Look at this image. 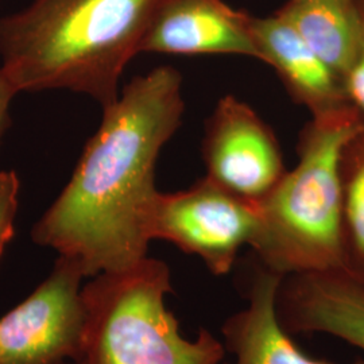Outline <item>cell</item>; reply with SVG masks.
<instances>
[{"label": "cell", "mask_w": 364, "mask_h": 364, "mask_svg": "<svg viewBox=\"0 0 364 364\" xmlns=\"http://www.w3.org/2000/svg\"><path fill=\"white\" fill-rule=\"evenodd\" d=\"M183 111L177 69L158 66L132 78L103 108L70 180L34 224L33 242L76 260L85 278L124 272L147 258L156 159Z\"/></svg>", "instance_id": "cell-1"}, {"label": "cell", "mask_w": 364, "mask_h": 364, "mask_svg": "<svg viewBox=\"0 0 364 364\" xmlns=\"http://www.w3.org/2000/svg\"><path fill=\"white\" fill-rule=\"evenodd\" d=\"M159 1L31 0L0 18V68L19 93L64 90L105 108L119 97Z\"/></svg>", "instance_id": "cell-2"}, {"label": "cell", "mask_w": 364, "mask_h": 364, "mask_svg": "<svg viewBox=\"0 0 364 364\" xmlns=\"http://www.w3.org/2000/svg\"><path fill=\"white\" fill-rule=\"evenodd\" d=\"M364 124L351 105L312 117L299 142V164L287 170L259 207L260 224L251 247L266 269L291 274L348 272L340 158Z\"/></svg>", "instance_id": "cell-3"}, {"label": "cell", "mask_w": 364, "mask_h": 364, "mask_svg": "<svg viewBox=\"0 0 364 364\" xmlns=\"http://www.w3.org/2000/svg\"><path fill=\"white\" fill-rule=\"evenodd\" d=\"M169 266L144 258L129 270L99 274L81 289L85 311L80 364H220L225 347L207 329L183 338L166 306Z\"/></svg>", "instance_id": "cell-4"}, {"label": "cell", "mask_w": 364, "mask_h": 364, "mask_svg": "<svg viewBox=\"0 0 364 364\" xmlns=\"http://www.w3.org/2000/svg\"><path fill=\"white\" fill-rule=\"evenodd\" d=\"M259 224L258 204L205 176L185 191L158 192L147 228L151 240L170 242L220 277L232 270L240 248L252 245Z\"/></svg>", "instance_id": "cell-5"}, {"label": "cell", "mask_w": 364, "mask_h": 364, "mask_svg": "<svg viewBox=\"0 0 364 364\" xmlns=\"http://www.w3.org/2000/svg\"><path fill=\"white\" fill-rule=\"evenodd\" d=\"M76 260L58 257L52 273L0 318V364L77 363L85 311Z\"/></svg>", "instance_id": "cell-6"}, {"label": "cell", "mask_w": 364, "mask_h": 364, "mask_svg": "<svg viewBox=\"0 0 364 364\" xmlns=\"http://www.w3.org/2000/svg\"><path fill=\"white\" fill-rule=\"evenodd\" d=\"M207 177L246 201L259 204L287 170L273 130L232 95L218 102L205 126Z\"/></svg>", "instance_id": "cell-7"}, {"label": "cell", "mask_w": 364, "mask_h": 364, "mask_svg": "<svg viewBox=\"0 0 364 364\" xmlns=\"http://www.w3.org/2000/svg\"><path fill=\"white\" fill-rule=\"evenodd\" d=\"M141 53L243 55L260 61L251 15L224 0H161Z\"/></svg>", "instance_id": "cell-8"}, {"label": "cell", "mask_w": 364, "mask_h": 364, "mask_svg": "<svg viewBox=\"0 0 364 364\" xmlns=\"http://www.w3.org/2000/svg\"><path fill=\"white\" fill-rule=\"evenodd\" d=\"M289 335L326 333L364 351V282L347 272L287 275L275 299Z\"/></svg>", "instance_id": "cell-9"}, {"label": "cell", "mask_w": 364, "mask_h": 364, "mask_svg": "<svg viewBox=\"0 0 364 364\" xmlns=\"http://www.w3.org/2000/svg\"><path fill=\"white\" fill-rule=\"evenodd\" d=\"M251 30L260 61L273 66L294 102L312 117L351 107L343 78L279 15L251 16Z\"/></svg>", "instance_id": "cell-10"}, {"label": "cell", "mask_w": 364, "mask_h": 364, "mask_svg": "<svg viewBox=\"0 0 364 364\" xmlns=\"http://www.w3.org/2000/svg\"><path fill=\"white\" fill-rule=\"evenodd\" d=\"M282 278L259 262L250 270L242 287L247 305L230 316L221 328L225 351L234 355V364H331L301 351L281 326L275 299Z\"/></svg>", "instance_id": "cell-11"}, {"label": "cell", "mask_w": 364, "mask_h": 364, "mask_svg": "<svg viewBox=\"0 0 364 364\" xmlns=\"http://www.w3.org/2000/svg\"><path fill=\"white\" fill-rule=\"evenodd\" d=\"M275 14L343 78L359 39L356 0H287Z\"/></svg>", "instance_id": "cell-12"}, {"label": "cell", "mask_w": 364, "mask_h": 364, "mask_svg": "<svg viewBox=\"0 0 364 364\" xmlns=\"http://www.w3.org/2000/svg\"><path fill=\"white\" fill-rule=\"evenodd\" d=\"M340 178L348 272L364 282V124L343 149Z\"/></svg>", "instance_id": "cell-13"}, {"label": "cell", "mask_w": 364, "mask_h": 364, "mask_svg": "<svg viewBox=\"0 0 364 364\" xmlns=\"http://www.w3.org/2000/svg\"><path fill=\"white\" fill-rule=\"evenodd\" d=\"M19 178L13 170H0V259L14 236L19 204Z\"/></svg>", "instance_id": "cell-14"}, {"label": "cell", "mask_w": 364, "mask_h": 364, "mask_svg": "<svg viewBox=\"0 0 364 364\" xmlns=\"http://www.w3.org/2000/svg\"><path fill=\"white\" fill-rule=\"evenodd\" d=\"M358 1L359 10V39L351 65L343 76L347 97L364 119V0Z\"/></svg>", "instance_id": "cell-15"}, {"label": "cell", "mask_w": 364, "mask_h": 364, "mask_svg": "<svg viewBox=\"0 0 364 364\" xmlns=\"http://www.w3.org/2000/svg\"><path fill=\"white\" fill-rule=\"evenodd\" d=\"M19 93L7 73L0 68V142L10 127V108L14 97Z\"/></svg>", "instance_id": "cell-16"}, {"label": "cell", "mask_w": 364, "mask_h": 364, "mask_svg": "<svg viewBox=\"0 0 364 364\" xmlns=\"http://www.w3.org/2000/svg\"><path fill=\"white\" fill-rule=\"evenodd\" d=\"M73 364H80V363H73Z\"/></svg>", "instance_id": "cell-17"}]
</instances>
